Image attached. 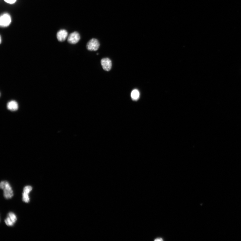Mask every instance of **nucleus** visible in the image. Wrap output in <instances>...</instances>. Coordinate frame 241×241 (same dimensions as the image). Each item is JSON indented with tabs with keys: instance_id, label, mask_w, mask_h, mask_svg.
Wrapping results in <instances>:
<instances>
[{
	"instance_id": "nucleus-11",
	"label": "nucleus",
	"mask_w": 241,
	"mask_h": 241,
	"mask_svg": "<svg viewBox=\"0 0 241 241\" xmlns=\"http://www.w3.org/2000/svg\"><path fill=\"white\" fill-rule=\"evenodd\" d=\"M29 194L24 192L23 193V200L26 203H28L30 201Z\"/></svg>"
},
{
	"instance_id": "nucleus-8",
	"label": "nucleus",
	"mask_w": 241,
	"mask_h": 241,
	"mask_svg": "<svg viewBox=\"0 0 241 241\" xmlns=\"http://www.w3.org/2000/svg\"><path fill=\"white\" fill-rule=\"evenodd\" d=\"M131 96L132 99L134 100H138L139 97L140 93L139 91L137 89H135L132 91Z\"/></svg>"
},
{
	"instance_id": "nucleus-1",
	"label": "nucleus",
	"mask_w": 241,
	"mask_h": 241,
	"mask_svg": "<svg viewBox=\"0 0 241 241\" xmlns=\"http://www.w3.org/2000/svg\"><path fill=\"white\" fill-rule=\"evenodd\" d=\"M12 22V17L8 13H3L0 17V26L1 27L3 28L9 27Z\"/></svg>"
},
{
	"instance_id": "nucleus-4",
	"label": "nucleus",
	"mask_w": 241,
	"mask_h": 241,
	"mask_svg": "<svg viewBox=\"0 0 241 241\" xmlns=\"http://www.w3.org/2000/svg\"><path fill=\"white\" fill-rule=\"evenodd\" d=\"M101 64L104 71H109L112 66V63L109 58H103L101 60Z\"/></svg>"
},
{
	"instance_id": "nucleus-2",
	"label": "nucleus",
	"mask_w": 241,
	"mask_h": 241,
	"mask_svg": "<svg viewBox=\"0 0 241 241\" xmlns=\"http://www.w3.org/2000/svg\"><path fill=\"white\" fill-rule=\"evenodd\" d=\"M100 44L98 40L95 38L90 40L86 45L88 50L90 51H96L98 49Z\"/></svg>"
},
{
	"instance_id": "nucleus-10",
	"label": "nucleus",
	"mask_w": 241,
	"mask_h": 241,
	"mask_svg": "<svg viewBox=\"0 0 241 241\" xmlns=\"http://www.w3.org/2000/svg\"><path fill=\"white\" fill-rule=\"evenodd\" d=\"M5 222L6 225L8 226H12L15 223L12 219L8 217V216L5 220Z\"/></svg>"
},
{
	"instance_id": "nucleus-6",
	"label": "nucleus",
	"mask_w": 241,
	"mask_h": 241,
	"mask_svg": "<svg viewBox=\"0 0 241 241\" xmlns=\"http://www.w3.org/2000/svg\"><path fill=\"white\" fill-rule=\"evenodd\" d=\"M8 109L11 111H15L18 109V104L16 102L15 100H12L10 101L7 104Z\"/></svg>"
},
{
	"instance_id": "nucleus-13",
	"label": "nucleus",
	"mask_w": 241,
	"mask_h": 241,
	"mask_svg": "<svg viewBox=\"0 0 241 241\" xmlns=\"http://www.w3.org/2000/svg\"><path fill=\"white\" fill-rule=\"evenodd\" d=\"M4 1L6 3L10 5H13L17 1V0H4Z\"/></svg>"
},
{
	"instance_id": "nucleus-5",
	"label": "nucleus",
	"mask_w": 241,
	"mask_h": 241,
	"mask_svg": "<svg viewBox=\"0 0 241 241\" xmlns=\"http://www.w3.org/2000/svg\"><path fill=\"white\" fill-rule=\"evenodd\" d=\"M57 36L59 41L64 42L68 37V32L65 29H61L58 31Z\"/></svg>"
},
{
	"instance_id": "nucleus-12",
	"label": "nucleus",
	"mask_w": 241,
	"mask_h": 241,
	"mask_svg": "<svg viewBox=\"0 0 241 241\" xmlns=\"http://www.w3.org/2000/svg\"><path fill=\"white\" fill-rule=\"evenodd\" d=\"M32 190V188L30 186H26L24 188V192L29 194Z\"/></svg>"
},
{
	"instance_id": "nucleus-9",
	"label": "nucleus",
	"mask_w": 241,
	"mask_h": 241,
	"mask_svg": "<svg viewBox=\"0 0 241 241\" xmlns=\"http://www.w3.org/2000/svg\"><path fill=\"white\" fill-rule=\"evenodd\" d=\"M0 187L3 190L12 188L9 183L6 181H2L0 184Z\"/></svg>"
},
{
	"instance_id": "nucleus-14",
	"label": "nucleus",
	"mask_w": 241,
	"mask_h": 241,
	"mask_svg": "<svg viewBox=\"0 0 241 241\" xmlns=\"http://www.w3.org/2000/svg\"><path fill=\"white\" fill-rule=\"evenodd\" d=\"M163 240L162 238H157L155 239V241H162Z\"/></svg>"
},
{
	"instance_id": "nucleus-7",
	"label": "nucleus",
	"mask_w": 241,
	"mask_h": 241,
	"mask_svg": "<svg viewBox=\"0 0 241 241\" xmlns=\"http://www.w3.org/2000/svg\"><path fill=\"white\" fill-rule=\"evenodd\" d=\"M4 191V196L7 199L11 198L13 196V191L12 188H9L3 190Z\"/></svg>"
},
{
	"instance_id": "nucleus-3",
	"label": "nucleus",
	"mask_w": 241,
	"mask_h": 241,
	"mask_svg": "<svg viewBox=\"0 0 241 241\" xmlns=\"http://www.w3.org/2000/svg\"><path fill=\"white\" fill-rule=\"evenodd\" d=\"M80 39V36L79 33L77 32H74L69 35L68 41L70 44H75L78 43Z\"/></svg>"
},
{
	"instance_id": "nucleus-15",
	"label": "nucleus",
	"mask_w": 241,
	"mask_h": 241,
	"mask_svg": "<svg viewBox=\"0 0 241 241\" xmlns=\"http://www.w3.org/2000/svg\"><path fill=\"white\" fill-rule=\"evenodd\" d=\"M2 43V37L1 36V43Z\"/></svg>"
}]
</instances>
